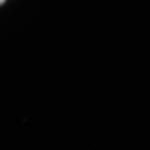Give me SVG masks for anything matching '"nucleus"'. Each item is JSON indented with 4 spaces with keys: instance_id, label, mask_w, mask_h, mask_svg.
I'll return each mask as SVG.
<instances>
[{
    "instance_id": "f257e3e1",
    "label": "nucleus",
    "mask_w": 150,
    "mask_h": 150,
    "mask_svg": "<svg viewBox=\"0 0 150 150\" xmlns=\"http://www.w3.org/2000/svg\"><path fill=\"white\" fill-rule=\"evenodd\" d=\"M5 1H6V0H0V6L2 5L5 2Z\"/></svg>"
}]
</instances>
